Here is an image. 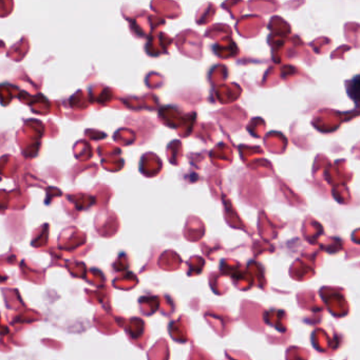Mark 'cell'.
<instances>
[]
</instances>
